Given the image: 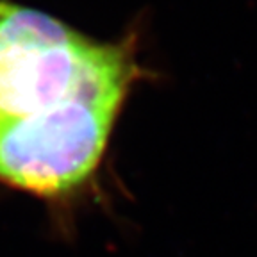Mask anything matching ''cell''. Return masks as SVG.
Wrapping results in <instances>:
<instances>
[{
	"label": "cell",
	"instance_id": "1",
	"mask_svg": "<svg viewBox=\"0 0 257 257\" xmlns=\"http://www.w3.org/2000/svg\"><path fill=\"white\" fill-rule=\"evenodd\" d=\"M136 72L133 43L0 0V181L41 197L88 181Z\"/></svg>",
	"mask_w": 257,
	"mask_h": 257
}]
</instances>
